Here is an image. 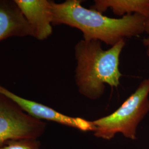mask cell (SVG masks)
I'll return each mask as SVG.
<instances>
[{
  "label": "cell",
  "mask_w": 149,
  "mask_h": 149,
  "mask_svg": "<svg viewBox=\"0 0 149 149\" xmlns=\"http://www.w3.org/2000/svg\"><path fill=\"white\" fill-rule=\"evenodd\" d=\"M83 1L52 2L53 26L65 24L75 28L86 40H98L113 47L125 38L140 36L145 32L146 18L138 14L110 18L82 5Z\"/></svg>",
  "instance_id": "cell-1"
},
{
  "label": "cell",
  "mask_w": 149,
  "mask_h": 149,
  "mask_svg": "<svg viewBox=\"0 0 149 149\" xmlns=\"http://www.w3.org/2000/svg\"><path fill=\"white\" fill-rule=\"evenodd\" d=\"M125 45L122 40L107 50L98 40L82 39L74 48L76 60L74 79L79 92L92 100L103 95L106 85L117 87L123 76L120 56Z\"/></svg>",
  "instance_id": "cell-2"
},
{
  "label": "cell",
  "mask_w": 149,
  "mask_h": 149,
  "mask_svg": "<svg viewBox=\"0 0 149 149\" xmlns=\"http://www.w3.org/2000/svg\"><path fill=\"white\" fill-rule=\"evenodd\" d=\"M149 78L143 80L122 104L112 114L92 121L97 138L111 140L118 133L136 139L139 124L149 112Z\"/></svg>",
  "instance_id": "cell-3"
},
{
  "label": "cell",
  "mask_w": 149,
  "mask_h": 149,
  "mask_svg": "<svg viewBox=\"0 0 149 149\" xmlns=\"http://www.w3.org/2000/svg\"><path fill=\"white\" fill-rule=\"evenodd\" d=\"M46 127V123L31 116L0 93V146L12 141L38 139Z\"/></svg>",
  "instance_id": "cell-4"
},
{
  "label": "cell",
  "mask_w": 149,
  "mask_h": 149,
  "mask_svg": "<svg viewBox=\"0 0 149 149\" xmlns=\"http://www.w3.org/2000/svg\"><path fill=\"white\" fill-rule=\"evenodd\" d=\"M0 93L10 98L27 114L39 120H46L57 123L82 132H94L96 129L92 121H88L82 118L66 116L52 108L17 95L1 85Z\"/></svg>",
  "instance_id": "cell-5"
},
{
  "label": "cell",
  "mask_w": 149,
  "mask_h": 149,
  "mask_svg": "<svg viewBox=\"0 0 149 149\" xmlns=\"http://www.w3.org/2000/svg\"><path fill=\"white\" fill-rule=\"evenodd\" d=\"M31 27L33 37L43 40L53 33L52 2L48 0H15Z\"/></svg>",
  "instance_id": "cell-6"
},
{
  "label": "cell",
  "mask_w": 149,
  "mask_h": 149,
  "mask_svg": "<svg viewBox=\"0 0 149 149\" xmlns=\"http://www.w3.org/2000/svg\"><path fill=\"white\" fill-rule=\"evenodd\" d=\"M26 36L33 37V32L15 1L0 0V42Z\"/></svg>",
  "instance_id": "cell-7"
},
{
  "label": "cell",
  "mask_w": 149,
  "mask_h": 149,
  "mask_svg": "<svg viewBox=\"0 0 149 149\" xmlns=\"http://www.w3.org/2000/svg\"><path fill=\"white\" fill-rule=\"evenodd\" d=\"M91 9L103 13L110 8L118 16L138 14L149 17V0H96Z\"/></svg>",
  "instance_id": "cell-8"
},
{
  "label": "cell",
  "mask_w": 149,
  "mask_h": 149,
  "mask_svg": "<svg viewBox=\"0 0 149 149\" xmlns=\"http://www.w3.org/2000/svg\"><path fill=\"white\" fill-rule=\"evenodd\" d=\"M38 139H24L10 141L0 146V149H41Z\"/></svg>",
  "instance_id": "cell-9"
},
{
  "label": "cell",
  "mask_w": 149,
  "mask_h": 149,
  "mask_svg": "<svg viewBox=\"0 0 149 149\" xmlns=\"http://www.w3.org/2000/svg\"><path fill=\"white\" fill-rule=\"evenodd\" d=\"M145 32H146L149 35V17L146 19ZM143 43L144 47L146 48L147 55L149 56V37L144 38L143 41Z\"/></svg>",
  "instance_id": "cell-10"
}]
</instances>
